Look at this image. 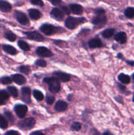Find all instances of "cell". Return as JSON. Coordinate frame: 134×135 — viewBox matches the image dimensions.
<instances>
[{
	"instance_id": "1",
	"label": "cell",
	"mask_w": 134,
	"mask_h": 135,
	"mask_svg": "<svg viewBox=\"0 0 134 135\" xmlns=\"http://www.w3.org/2000/svg\"><path fill=\"white\" fill-rule=\"evenodd\" d=\"M43 82L48 85L49 90L52 93H56L60 90V84L56 77L45 78Z\"/></svg>"
},
{
	"instance_id": "2",
	"label": "cell",
	"mask_w": 134,
	"mask_h": 135,
	"mask_svg": "<svg viewBox=\"0 0 134 135\" xmlns=\"http://www.w3.org/2000/svg\"><path fill=\"white\" fill-rule=\"evenodd\" d=\"M85 21V18H74V17H69L66 18L65 21V25L68 28L74 29L78 26L80 24L83 23Z\"/></svg>"
},
{
	"instance_id": "3",
	"label": "cell",
	"mask_w": 134,
	"mask_h": 135,
	"mask_svg": "<svg viewBox=\"0 0 134 135\" xmlns=\"http://www.w3.org/2000/svg\"><path fill=\"white\" fill-rule=\"evenodd\" d=\"M35 123V121L34 118H27L18 122V126L22 130L28 131L32 129Z\"/></svg>"
},
{
	"instance_id": "4",
	"label": "cell",
	"mask_w": 134,
	"mask_h": 135,
	"mask_svg": "<svg viewBox=\"0 0 134 135\" xmlns=\"http://www.w3.org/2000/svg\"><path fill=\"white\" fill-rule=\"evenodd\" d=\"M40 30H42V32L48 36L55 34L57 31V28L55 26L48 25V24H45V25H42L40 27Z\"/></svg>"
},
{
	"instance_id": "5",
	"label": "cell",
	"mask_w": 134,
	"mask_h": 135,
	"mask_svg": "<svg viewBox=\"0 0 134 135\" xmlns=\"http://www.w3.org/2000/svg\"><path fill=\"white\" fill-rule=\"evenodd\" d=\"M14 17L17 20V21L21 25H27L29 24L28 18L25 15L24 13H22V12L18 11L14 12Z\"/></svg>"
},
{
	"instance_id": "6",
	"label": "cell",
	"mask_w": 134,
	"mask_h": 135,
	"mask_svg": "<svg viewBox=\"0 0 134 135\" xmlns=\"http://www.w3.org/2000/svg\"><path fill=\"white\" fill-rule=\"evenodd\" d=\"M92 22L98 27H102L106 23V17L105 15H97L93 18Z\"/></svg>"
},
{
	"instance_id": "7",
	"label": "cell",
	"mask_w": 134,
	"mask_h": 135,
	"mask_svg": "<svg viewBox=\"0 0 134 135\" xmlns=\"http://www.w3.org/2000/svg\"><path fill=\"white\" fill-rule=\"evenodd\" d=\"M28 108L25 105H21V104H17L14 107V112L19 118H23L24 117L26 112H27Z\"/></svg>"
},
{
	"instance_id": "8",
	"label": "cell",
	"mask_w": 134,
	"mask_h": 135,
	"mask_svg": "<svg viewBox=\"0 0 134 135\" xmlns=\"http://www.w3.org/2000/svg\"><path fill=\"white\" fill-rule=\"evenodd\" d=\"M36 54L42 57H50L53 55V53L45 47H38L36 50Z\"/></svg>"
},
{
	"instance_id": "9",
	"label": "cell",
	"mask_w": 134,
	"mask_h": 135,
	"mask_svg": "<svg viewBox=\"0 0 134 135\" xmlns=\"http://www.w3.org/2000/svg\"><path fill=\"white\" fill-rule=\"evenodd\" d=\"M26 35L28 39L37 41V42H42L44 40V37L38 32H26Z\"/></svg>"
},
{
	"instance_id": "10",
	"label": "cell",
	"mask_w": 134,
	"mask_h": 135,
	"mask_svg": "<svg viewBox=\"0 0 134 135\" xmlns=\"http://www.w3.org/2000/svg\"><path fill=\"white\" fill-rule=\"evenodd\" d=\"M22 98L24 102L30 103L31 102V90L28 87H23L22 88Z\"/></svg>"
},
{
	"instance_id": "11",
	"label": "cell",
	"mask_w": 134,
	"mask_h": 135,
	"mask_svg": "<svg viewBox=\"0 0 134 135\" xmlns=\"http://www.w3.org/2000/svg\"><path fill=\"white\" fill-rule=\"evenodd\" d=\"M51 15L57 21H62L64 18V13L59 8H54L51 12Z\"/></svg>"
},
{
	"instance_id": "12",
	"label": "cell",
	"mask_w": 134,
	"mask_h": 135,
	"mask_svg": "<svg viewBox=\"0 0 134 135\" xmlns=\"http://www.w3.org/2000/svg\"><path fill=\"white\" fill-rule=\"evenodd\" d=\"M12 80L17 83L18 85H22V84H25L26 83V80L22 75H19V74H16L12 76Z\"/></svg>"
},
{
	"instance_id": "13",
	"label": "cell",
	"mask_w": 134,
	"mask_h": 135,
	"mask_svg": "<svg viewBox=\"0 0 134 135\" xmlns=\"http://www.w3.org/2000/svg\"><path fill=\"white\" fill-rule=\"evenodd\" d=\"M70 9L73 13L76 15H80L84 11L82 7L78 4H71L70 5Z\"/></svg>"
},
{
	"instance_id": "14",
	"label": "cell",
	"mask_w": 134,
	"mask_h": 135,
	"mask_svg": "<svg viewBox=\"0 0 134 135\" xmlns=\"http://www.w3.org/2000/svg\"><path fill=\"white\" fill-rule=\"evenodd\" d=\"M67 108H68V105L64 101H61V100L58 101L55 105V109L57 112H64L67 109Z\"/></svg>"
},
{
	"instance_id": "15",
	"label": "cell",
	"mask_w": 134,
	"mask_h": 135,
	"mask_svg": "<svg viewBox=\"0 0 134 135\" xmlns=\"http://www.w3.org/2000/svg\"><path fill=\"white\" fill-rule=\"evenodd\" d=\"M114 39L119 43L124 44L126 43V40H127V36H126V34L125 32H121L116 34V36H114Z\"/></svg>"
},
{
	"instance_id": "16",
	"label": "cell",
	"mask_w": 134,
	"mask_h": 135,
	"mask_svg": "<svg viewBox=\"0 0 134 135\" xmlns=\"http://www.w3.org/2000/svg\"><path fill=\"white\" fill-rule=\"evenodd\" d=\"M54 75H55L58 79H59L61 81L63 82H68L69 81L70 79V75L66 73H64L55 72L54 73Z\"/></svg>"
},
{
	"instance_id": "17",
	"label": "cell",
	"mask_w": 134,
	"mask_h": 135,
	"mask_svg": "<svg viewBox=\"0 0 134 135\" xmlns=\"http://www.w3.org/2000/svg\"><path fill=\"white\" fill-rule=\"evenodd\" d=\"M89 46L91 48H97V47H100L102 46V42L101 40L99 38H93L91 39L88 43Z\"/></svg>"
},
{
	"instance_id": "18",
	"label": "cell",
	"mask_w": 134,
	"mask_h": 135,
	"mask_svg": "<svg viewBox=\"0 0 134 135\" xmlns=\"http://www.w3.org/2000/svg\"><path fill=\"white\" fill-rule=\"evenodd\" d=\"M28 13L30 18H31L32 19H34V20L39 19V18L41 17V16H42V14H41L40 12H39L38 10H37V9H29Z\"/></svg>"
},
{
	"instance_id": "19",
	"label": "cell",
	"mask_w": 134,
	"mask_h": 135,
	"mask_svg": "<svg viewBox=\"0 0 134 135\" xmlns=\"http://www.w3.org/2000/svg\"><path fill=\"white\" fill-rule=\"evenodd\" d=\"M11 9V5L7 1L0 0V11L3 12H9Z\"/></svg>"
},
{
	"instance_id": "20",
	"label": "cell",
	"mask_w": 134,
	"mask_h": 135,
	"mask_svg": "<svg viewBox=\"0 0 134 135\" xmlns=\"http://www.w3.org/2000/svg\"><path fill=\"white\" fill-rule=\"evenodd\" d=\"M9 95L6 91L0 90V105H3L9 100Z\"/></svg>"
},
{
	"instance_id": "21",
	"label": "cell",
	"mask_w": 134,
	"mask_h": 135,
	"mask_svg": "<svg viewBox=\"0 0 134 135\" xmlns=\"http://www.w3.org/2000/svg\"><path fill=\"white\" fill-rule=\"evenodd\" d=\"M3 50L7 54L11 55H15L17 54V50L10 45H3Z\"/></svg>"
},
{
	"instance_id": "22",
	"label": "cell",
	"mask_w": 134,
	"mask_h": 135,
	"mask_svg": "<svg viewBox=\"0 0 134 135\" xmlns=\"http://www.w3.org/2000/svg\"><path fill=\"white\" fill-rule=\"evenodd\" d=\"M114 33V29L113 28H109L106 29L105 30H104L102 32V35L104 38H109L110 37H112L113 36Z\"/></svg>"
},
{
	"instance_id": "23",
	"label": "cell",
	"mask_w": 134,
	"mask_h": 135,
	"mask_svg": "<svg viewBox=\"0 0 134 135\" xmlns=\"http://www.w3.org/2000/svg\"><path fill=\"white\" fill-rule=\"evenodd\" d=\"M118 79H119L120 81L124 83V84H128V83H130V76L123 73H121L120 75L118 76Z\"/></svg>"
},
{
	"instance_id": "24",
	"label": "cell",
	"mask_w": 134,
	"mask_h": 135,
	"mask_svg": "<svg viewBox=\"0 0 134 135\" xmlns=\"http://www.w3.org/2000/svg\"><path fill=\"white\" fill-rule=\"evenodd\" d=\"M18 45L20 47V48L22 49V50H24V51H28V50H30V47H29L28 44L26 42H24V41L22 40L18 41Z\"/></svg>"
},
{
	"instance_id": "25",
	"label": "cell",
	"mask_w": 134,
	"mask_h": 135,
	"mask_svg": "<svg viewBox=\"0 0 134 135\" xmlns=\"http://www.w3.org/2000/svg\"><path fill=\"white\" fill-rule=\"evenodd\" d=\"M125 15L127 18H133L134 17V8L133 7H128L125 11Z\"/></svg>"
},
{
	"instance_id": "26",
	"label": "cell",
	"mask_w": 134,
	"mask_h": 135,
	"mask_svg": "<svg viewBox=\"0 0 134 135\" xmlns=\"http://www.w3.org/2000/svg\"><path fill=\"white\" fill-rule=\"evenodd\" d=\"M8 127V122L6 119L0 115V128L1 129H6Z\"/></svg>"
},
{
	"instance_id": "27",
	"label": "cell",
	"mask_w": 134,
	"mask_h": 135,
	"mask_svg": "<svg viewBox=\"0 0 134 135\" xmlns=\"http://www.w3.org/2000/svg\"><path fill=\"white\" fill-rule=\"evenodd\" d=\"M5 37L8 40L11 41V42H14L15 41L16 37L15 34H14L13 33L11 32H7L5 33Z\"/></svg>"
},
{
	"instance_id": "28",
	"label": "cell",
	"mask_w": 134,
	"mask_h": 135,
	"mask_svg": "<svg viewBox=\"0 0 134 135\" xmlns=\"http://www.w3.org/2000/svg\"><path fill=\"white\" fill-rule=\"evenodd\" d=\"M34 96L38 101H42L43 99V95L40 91L39 90H35L34 91Z\"/></svg>"
},
{
	"instance_id": "29",
	"label": "cell",
	"mask_w": 134,
	"mask_h": 135,
	"mask_svg": "<svg viewBox=\"0 0 134 135\" xmlns=\"http://www.w3.org/2000/svg\"><path fill=\"white\" fill-rule=\"evenodd\" d=\"M8 90H9V93L13 97L16 98L18 96V90L17 88L14 86H9L8 87Z\"/></svg>"
},
{
	"instance_id": "30",
	"label": "cell",
	"mask_w": 134,
	"mask_h": 135,
	"mask_svg": "<svg viewBox=\"0 0 134 135\" xmlns=\"http://www.w3.org/2000/svg\"><path fill=\"white\" fill-rule=\"evenodd\" d=\"M81 124L78 122H75L71 125L70 129L72 131H78L81 129Z\"/></svg>"
},
{
	"instance_id": "31",
	"label": "cell",
	"mask_w": 134,
	"mask_h": 135,
	"mask_svg": "<svg viewBox=\"0 0 134 135\" xmlns=\"http://www.w3.org/2000/svg\"><path fill=\"white\" fill-rule=\"evenodd\" d=\"M19 71L22 73L25 74V75H28L30 73V69L28 66L22 65L19 67Z\"/></svg>"
},
{
	"instance_id": "32",
	"label": "cell",
	"mask_w": 134,
	"mask_h": 135,
	"mask_svg": "<svg viewBox=\"0 0 134 135\" xmlns=\"http://www.w3.org/2000/svg\"><path fill=\"white\" fill-rule=\"evenodd\" d=\"M35 64L38 66H39V67H45L46 65H47V63H46L45 61L43 60V59H38L35 61Z\"/></svg>"
},
{
	"instance_id": "33",
	"label": "cell",
	"mask_w": 134,
	"mask_h": 135,
	"mask_svg": "<svg viewBox=\"0 0 134 135\" xmlns=\"http://www.w3.org/2000/svg\"><path fill=\"white\" fill-rule=\"evenodd\" d=\"M1 83L3 84H8L11 83L12 80L10 79V78L8 77V76H4V77H3L2 79H1Z\"/></svg>"
},
{
	"instance_id": "34",
	"label": "cell",
	"mask_w": 134,
	"mask_h": 135,
	"mask_svg": "<svg viewBox=\"0 0 134 135\" xmlns=\"http://www.w3.org/2000/svg\"><path fill=\"white\" fill-rule=\"evenodd\" d=\"M5 115L7 117V118L8 119V120H9L11 123H13V121H14V117H13V115H12V113H11V112H5Z\"/></svg>"
},
{
	"instance_id": "35",
	"label": "cell",
	"mask_w": 134,
	"mask_h": 135,
	"mask_svg": "<svg viewBox=\"0 0 134 135\" xmlns=\"http://www.w3.org/2000/svg\"><path fill=\"white\" fill-rule=\"evenodd\" d=\"M30 2L33 4V5H38V6H43V2L42 0H30Z\"/></svg>"
},
{
	"instance_id": "36",
	"label": "cell",
	"mask_w": 134,
	"mask_h": 135,
	"mask_svg": "<svg viewBox=\"0 0 134 135\" xmlns=\"http://www.w3.org/2000/svg\"><path fill=\"white\" fill-rule=\"evenodd\" d=\"M54 101H55V97H54V96H47V98H46V102H47V104H49V105L53 104V103L54 102Z\"/></svg>"
},
{
	"instance_id": "37",
	"label": "cell",
	"mask_w": 134,
	"mask_h": 135,
	"mask_svg": "<svg viewBox=\"0 0 134 135\" xmlns=\"http://www.w3.org/2000/svg\"><path fill=\"white\" fill-rule=\"evenodd\" d=\"M5 135H20L16 131H9L5 133Z\"/></svg>"
},
{
	"instance_id": "38",
	"label": "cell",
	"mask_w": 134,
	"mask_h": 135,
	"mask_svg": "<svg viewBox=\"0 0 134 135\" xmlns=\"http://www.w3.org/2000/svg\"><path fill=\"white\" fill-rule=\"evenodd\" d=\"M95 13L96 15H104L105 14V11L103 10V9H96L95 11Z\"/></svg>"
},
{
	"instance_id": "39",
	"label": "cell",
	"mask_w": 134,
	"mask_h": 135,
	"mask_svg": "<svg viewBox=\"0 0 134 135\" xmlns=\"http://www.w3.org/2000/svg\"><path fill=\"white\" fill-rule=\"evenodd\" d=\"M49 1L55 5H59L62 3L61 0H49Z\"/></svg>"
},
{
	"instance_id": "40",
	"label": "cell",
	"mask_w": 134,
	"mask_h": 135,
	"mask_svg": "<svg viewBox=\"0 0 134 135\" xmlns=\"http://www.w3.org/2000/svg\"><path fill=\"white\" fill-rule=\"evenodd\" d=\"M62 9H63V11L66 13V14L69 15L70 13V9H68L66 7H63V8H62Z\"/></svg>"
},
{
	"instance_id": "41",
	"label": "cell",
	"mask_w": 134,
	"mask_h": 135,
	"mask_svg": "<svg viewBox=\"0 0 134 135\" xmlns=\"http://www.w3.org/2000/svg\"><path fill=\"white\" fill-rule=\"evenodd\" d=\"M30 135H45V134L40 131H35L32 133L31 134H30Z\"/></svg>"
},
{
	"instance_id": "42",
	"label": "cell",
	"mask_w": 134,
	"mask_h": 135,
	"mask_svg": "<svg viewBox=\"0 0 134 135\" xmlns=\"http://www.w3.org/2000/svg\"><path fill=\"white\" fill-rule=\"evenodd\" d=\"M90 135H100L99 133L96 130H92L90 133Z\"/></svg>"
},
{
	"instance_id": "43",
	"label": "cell",
	"mask_w": 134,
	"mask_h": 135,
	"mask_svg": "<svg viewBox=\"0 0 134 135\" xmlns=\"http://www.w3.org/2000/svg\"><path fill=\"white\" fill-rule=\"evenodd\" d=\"M119 87L120 88L121 90H124L126 89V87L123 86H122V85H119Z\"/></svg>"
},
{
	"instance_id": "44",
	"label": "cell",
	"mask_w": 134,
	"mask_h": 135,
	"mask_svg": "<svg viewBox=\"0 0 134 135\" xmlns=\"http://www.w3.org/2000/svg\"><path fill=\"white\" fill-rule=\"evenodd\" d=\"M103 135H113L112 133H110V132H105V133H104Z\"/></svg>"
},
{
	"instance_id": "45",
	"label": "cell",
	"mask_w": 134,
	"mask_h": 135,
	"mask_svg": "<svg viewBox=\"0 0 134 135\" xmlns=\"http://www.w3.org/2000/svg\"><path fill=\"white\" fill-rule=\"evenodd\" d=\"M133 101L134 102V95H133Z\"/></svg>"
},
{
	"instance_id": "46",
	"label": "cell",
	"mask_w": 134,
	"mask_h": 135,
	"mask_svg": "<svg viewBox=\"0 0 134 135\" xmlns=\"http://www.w3.org/2000/svg\"><path fill=\"white\" fill-rule=\"evenodd\" d=\"M133 79H134V74H133Z\"/></svg>"
}]
</instances>
